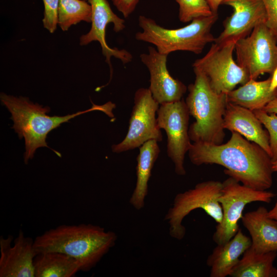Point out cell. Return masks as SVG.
I'll return each instance as SVG.
<instances>
[{"mask_svg":"<svg viewBox=\"0 0 277 277\" xmlns=\"http://www.w3.org/2000/svg\"><path fill=\"white\" fill-rule=\"evenodd\" d=\"M222 186V183L210 180L198 183L194 188L177 193L165 216V220L169 226L170 235L177 240H182L186 234L182 222L187 215L196 209H203L217 224L220 223L223 219V211L218 198Z\"/></svg>","mask_w":277,"mask_h":277,"instance_id":"6","label":"cell"},{"mask_svg":"<svg viewBox=\"0 0 277 277\" xmlns=\"http://www.w3.org/2000/svg\"><path fill=\"white\" fill-rule=\"evenodd\" d=\"M86 1L91 7V26L87 33L80 37V44L85 46L94 41L100 43L105 61L109 66L110 81L113 71L111 63L112 56L121 60L123 64H128L132 60V55L129 52L125 49L112 48L108 45L106 40V29L108 24L112 23L113 30L119 32L126 27L125 20L113 12L107 0Z\"/></svg>","mask_w":277,"mask_h":277,"instance_id":"12","label":"cell"},{"mask_svg":"<svg viewBox=\"0 0 277 277\" xmlns=\"http://www.w3.org/2000/svg\"><path fill=\"white\" fill-rule=\"evenodd\" d=\"M158 143L155 140H150L140 147L136 157V182L129 200L130 204L136 210H141L145 206L151 171L160 152Z\"/></svg>","mask_w":277,"mask_h":277,"instance_id":"19","label":"cell"},{"mask_svg":"<svg viewBox=\"0 0 277 277\" xmlns=\"http://www.w3.org/2000/svg\"><path fill=\"white\" fill-rule=\"evenodd\" d=\"M271 74L270 89L271 91H274L277 89V68Z\"/></svg>","mask_w":277,"mask_h":277,"instance_id":"31","label":"cell"},{"mask_svg":"<svg viewBox=\"0 0 277 277\" xmlns=\"http://www.w3.org/2000/svg\"><path fill=\"white\" fill-rule=\"evenodd\" d=\"M82 21H91V7L86 0H60L58 25L62 31Z\"/></svg>","mask_w":277,"mask_h":277,"instance_id":"23","label":"cell"},{"mask_svg":"<svg viewBox=\"0 0 277 277\" xmlns=\"http://www.w3.org/2000/svg\"><path fill=\"white\" fill-rule=\"evenodd\" d=\"M117 239L112 231L91 224L62 225L50 229L34 240V247L38 253L58 251L76 259L81 271L94 268Z\"/></svg>","mask_w":277,"mask_h":277,"instance_id":"2","label":"cell"},{"mask_svg":"<svg viewBox=\"0 0 277 277\" xmlns=\"http://www.w3.org/2000/svg\"><path fill=\"white\" fill-rule=\"evenodd\" d=\"M0 277H34L33 261L37 252L34 240L22 230L14 239L12 235L0 237Z\"/></svg>","mask_w":277,"mask_h":277,"instance_id":"14","label":"cell"},{"mask_svg":"<svg viewBox=\"0 0 277 277\" xmlns=\"http://www.w3.org/2000/svg\"><path fill=\"white\" fill-rule=\"evenodd\" d=\"M235 41L213 42L208 52L192 65L207 78L211 88L217 93L227 94L238 84L249 80L248 74L233 58Z\"/></svg>","mask_w":277,"mask_h":277,"instance_id":"8","label":"cell"},{"mask_svg":"<svg viewBox=\"0 0 277 277\" xmlns=\"http://www.w3.org/2000/svg\"><path fill=\"white\" fill-rule=\"evenodd\" d=\"M253 112L268 132L271 159L273 162L277 160V115L267 113L263 109L255 110Z\"/></svg>","mask_w":277,"mask_h":277,"instance_id":"25","label":"cell"},{"mask_svg":"<svg viewBox=\"0 0 277 277\" xmlns=\"http://www.w3.org/2000/svg\"><path fill=\"white\" fill-rule=\"evenodd\" d=\"M167 56L151 46L148 47V53L140 56L150 74L148 89L160 105L181 100L187 89L184 84L170 74L167 67Z\"/></svg>","mask_w":277,"mask_h":277,"instance_id":"15","label":"cell"},{"mask_svg":"<svg viewBox=\"0 0 277 277\" xmlns=\"http://www.w3.org/2000/svg\"><path fill=\"white\" fill-rule=\"evenodd\" d=\"M159 106L148 88L138 89L134 95L127 134L121 142L112 145V151L121 153L132 150L150 140L161 142L162 134L156 117Z\"/></svg>","mask_w":277,"mask_h":277,"instance_id":"10","label":"cell"},{"mask_svg":"<svg viewBox=\"0 0 277 277\" xmlns=\"http://www.w3.org/2000/svg\"><path fill=\"white\" fill-rule=\"evenodd\" d=\"M268 211L260 206L241 218L251 236V246L258 253L277 251V221L269 218Z\"/></svg>","mask_w":277,"mask_h":277,"instance_id":"17","label":"cell"},{"mask_svg":"<svg viewBox=\"0 0 277 277\" xmlns=\"http://www.w3.org/2000/svg\"><path fill=\"white\" fill-rule=\"evenodd\" d=\"M221 193L218 198L223 211L221 222L217 224L212 239L217 245L231 239L239 229L238 222L243 216L247 204L253 202L269 203L276 195L266 190H258L244 185L232 177L222 182Z\"/></svg>","mask_w":277,"mask_h":277,"instance_id":"7","label":"cell"},{"mask_svg":"<svg viewBox=\"0 0 277 277\" xmlns=\"http://www.w3.org/2000/svg\"><path fill=\"white\" fill-rule=\"evenodd\" d=\"M222 5L231 7L233 12L224 21V29L215 38V43L237 42L249 35L256 26L266 23L263 0H224Z\"/></svg>","mask_w":277,"mask_h":277,"instance_id":"13","label":"cell"},{"mask_svg":"<svg viewBox=\"0 0 277 277\" xmlns=\"http://www.w3.org/2000/svg\"><path fill=\"white\" fill-rule=\"evenodd\" d=\"M234 50L236 63L249 80H256L265 73L271 74L277 68V39L265 23L238 41Z\"/></svg>","mask_w":277,"mask_h":277,"instance_id":"9","label":"cell"},{"mask_svg":"<svg viewBox=\"0 0 277 277\" xmlns=\"http://www.w3.org/2000/svg\"><path fill=\"white\" fill-rule=\"evenodd\" d=\"M251 240L239 229L228 242L217 246L208 256L207 265L211 268L210 277L230 275L240 256L251 246Z\"/></svg>","mask_w":277,"mask_h":277,"instance_id":"18","label":"cell"},{"mask_svg":"<svg viewBox=\"0 0 277 277\" xmlns=\"http://www.w3.org/2000/svg\"><path fill=\"white\" fill-rule=\"evenodd\" d=\"M272 170L273 172H277V160L272 162Z\"/></svg>","mask_w":277,"mask_h":277,"instance_id":"33","label":"cell"},{"mask_svg":"<svg viewBox=\"0 0 277 277\" xmlns=\"http://www.w3.org/2000/svg\"><path fill=\"white\" fill-rule=\"evenodd\" d=\"M271 77L261 81L249 80L236 89L229 92L227 102L253 111L262 109L270 101L277 97V89H270Z\"/></svg>","mask_w":277,"mask_h":277,"instance_id":"20","label":"cell"},{"mask_svg":"<svg viewBox=\"0 0 277 277\" xmlns=\"http://www.w3.org/2000/svg\"><path fill=\"white\" fill-rule=\"evenodd\" d=\"M193 70L195 80L187 88L185 101L190 115L195 120L189 128L190 138L193 142L222 144L227 95L215 92L206 76L196 68Z\"/></svg>","mask_w":277,"mask_h":277,"instance_id":"4","label":"cell"},{"mask_svg":"<svg viewBox=\"0 0 277 277\" xmlns=\"http://www.w3.org/2000/svg\"><path fill=\"white\" fill-rule=\"evenodd\" d=\"M218 19V14L194 19L182 28L169 29L158 25L153 19L140 15L138 25L142 31L135 35L136 40L153 44L161 54L168 55L177 51L201 53L207 44L215 37L211 29Z\"/></svg>","mask_w":277,"mask_h":277,"instance_id":"5","label":"cell"},{"mask_svg":"<svg viewBox=\"0 0 277 277\" xmlns=\"http://www.w3.org/2000/svg\"><path fill=\"white\" fill-rule=\"evenodd\" d=\"M277 251L256 252L251 246L243 253L229 276L232 277H277L273 262Z\"/></svg>","mask_w":277,"mask_h":277,"instance_id":"22","label":"cell"},{"mask_svg":"<svg viewBox=\"0 0 277 277\" xmlns=\"http://www.w3.org/2000/svg\"><path fill=\"white\" fill-rule=\"evenodd\" d=\"M179 5V18L183 23L213 14L206 0H175Z\"/></svg>","mask_w":277,"mask_h":277,"instance_id":"24","label":"cell"},{"mask_svg":"<svg viewBox=\"0 0 277 277\" xmlns=\"http://www.w3.org/2000/svg\"><path fill=\"white\" fill-rule=\"evenodd\" d=\"M0 100L11 114V119L13 122L12 128L20 139L25 140V152L24 162L28 164L32 159L36 150L40 147H47L52 150L57 155L61 154L50 148L46 142L48 134L58 127L62 124L79 115L93 110H101L109 116H112L111 110L115 105L109 102L103 105H96L85 111H78L65 116H49L50 111L48 106L43 107L37 103H33L26 97H16L1 93Z\"/></svg>","mask_w":277,"mask_h":277,"instance_id":"3","label":"cell"},{"mask_svg":"<svg viewBox=\"0 0 277 277\" xmlns=\"http://www.w3.org/2000/svg\"><path fill=\"white\" fill-rule=\"evenodd\" d=\"M262 109L268 113L277 114V97L270 101Z\"/></svg>","mask_w":277,"mask_h":277,"instance_id":"29","label":"cell"},{"mask_svg":"<svg viewBox=\"0 0 277 277\" xmlns=\"http://www.w3.org/2000/svg\"><path fill=\"white\" fill-rule=\"evenodd\" d=\"M267 216L272 219L277 221V200L274 207L267 212Z\"/></svg>","mask_w":277,"mask_h":277,"instance_id":"32","label":"cell"},{"mask_svg":"<svg viewBox=\"0 0 277 277\" xmlns=\"http://www.w3.org/2000/svg\"><path fill=\"white\" fill-rule=\"evenodd\" d=\"M213 13H217L219 6L224 0H206Z\"/></svg>","mask_w":277,"mask_h":277,"instance_id":"30","label":"cell"},{"mask_svg":"<svg viewBox=\"0 0 277 277\" xmlns=\"http://www.w3.org/2000/svg\"><path fill=\"white\" fill-rule=\"evenodd\" d=\"M140 0H112L113 4L124 17L127 18L134 11Z\"/></svg>","mask_w":277,"mask_h":277,"instance_id":"28","label":"cell"},{"mask_svg":"<svg viewBox=\"0 0 277 277\" xmlns=\"http://www.w3.org/2000/svg\"><path fill=\"white\" fill-rule=\"evenodd\" d=\"M33 266L34 277H72L81 271V265L76 259L58 251L38 253Z\"/></svg>","mask_w":277,"mask_h":277,"instance_id":"21","label":"cell"},{"mask_svg":"<svg viewBox=\"0 0 277 277\" xmlns=\"http://www.w3.org/2000/svg\"><path fill=\"white\" fill-rule=\"evenodd\" d=\"M225 144L193 142L188 151L191 162L197 166L217 164L224 173L243 185L258 190H266L272 185V162L257 144L232 131Z\"/></svg>","mask_w":277,"mask_h":277,"instance_id":"1","label":"cell"},{"mask_svg":"<svg viewBox=\"0 0 277 277\" xmlns=\"http://www.w3.org/2000/svg\"><path fill=\"white\" fill-rule=\"evenodd\" d=\"M44 6L42 20L43 27L50 33H54L58 22L60 0H42Z\"/></svg>","mask_w":277,"mask_h":277,"instance_id":"26","label":"cell"},{"mask_svg":"<svg viewBox=\"0 0 277 277\" xmlns=\"http://www.w3.org/2000/svg\"><path fill=\"white\" fill-rule=\"evenodd\" d=\"M224 127L257 144L271 156L268 132L263 128L253 111L228 102L224 116Z\"/></svg>","mask_w":277,"mask_h":277,"instance_id":"16","label":"cell"},{"mask_svg":"<svg viewBox=\"0 0 277 277\" xmlns=\"http://www.w3.org/2000/svg\"><path fill=\"white\" fill-rule=\"evenodd\" d=\"M267 14L266 25L277 39V0H263Z\"/></svg>","mask_w":277,"mask_h":277,"instance_id":"27","label":"cell"},{"mask_svg":"<svg viewBox=\"0 0 277 277\" xmlns=\"http://www.w3.org/2000/svg\"><path fill=\"white\" fill-rule=\"evenodd\" d=\"M157 115L158 126L167 136V153L173 163L175 172L185 175V156L192 145L189 135L190 114L185 101L182 99L160 105Z\"/></svg>","mask_w":277,"mask_h":277,"instance_id":"11","label":"cell"}]
</instances>
